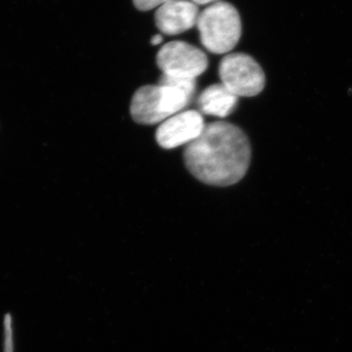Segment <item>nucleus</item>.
<instances>
[{
  "mask_svg": "<svg viewBox=\"0 0 352 352\" xmlns=\"http://www.w3.org/2000/svg\"><path fill=\"white\" fill-rule=\"evenodd\" d=\"M251 156L249 138L240 127L215 122L206 126L201 135L187 145L184 162L200 182L229 186L244 177Z\"/></svg>",
  "mask_w": 352,
  "mask_h": 352,
  "instance_id": "obj_1",
  "label": "nucleus"
},
{
  "mask_svg": "<svg viewBox=\"0 0 352 352\" xmlns=\"http://www.w3.org/2000/svg\"><path fill=\"white\" fill-rule=\"evenodd\" d=\"M196 85V80L162 75L157 85H145L133 95L132 119L141 124L164 122L191 103Z\"/></svg>",
  "mask_w": 352,
  "mask_h": 352,
  "instance_id": "obj_2",
  "label": "nucleus"
},
{
  "mask_svg": "<svg viewBox=\"0 0 352 352\" xmlns=\"http://www.w3.org/2000/svg\"><path fill=\"white\" fill-rule=\"evenodd\" d=\"M197 28L204 47L214 54L230 52L242 34L239 12L232 4L224 1L215 2L204 9Z\"/></svg>",
  "mask_w": 352,
  "mask_h": 352,
  "instance_id": "obj_3",
  "label": "nucleus"
},
{
  "mask_svg": "<svg viewBox=\"0 0 352 352\" xmlns=\"http://www.w3.org/2000/svg\"><path fill=\"white\" fill-rule=\"evenodd\" d=\"M219 74L222 85L236 96H256L265 87L261 65L245 53H231L222 58Z\"/></svg>",
  "mask_w": 352,
  "mask_h": 352,
  "instance_id": "obj_4",
  "label": "nucleus"
},
{
  "mask_svg": "<svg viewBox=\"0 0 352 352\" xmlns=\"http://www.w3.org/2000/svg\"><path fill=\"white\" fill-rule=\"evenodd\" d=\"M157 67L163 75L196 80L208 68V57L199 48L184 41L164 44L157 54Z\"/></svg>",
  "mask_w": 352,
  "mask_h": 352,
  "instance_id": "obj_5",
  "label": "nucleus"
},
{
  "mask_svg": "<svg viewBox=\"0 0 352 352\" xmlns=\"http://www.w3.org/2000/svg\"><path fill=\"white\" fill-rule=\"evenodd\" d=\"M203 116L197 111H184L168 118L157 127L156 139L164 149H175L196 140L205 129Z\"/></svg>",
  "mask_w": 352,
  "mask_h": 352,
  "instance_id": "obj_6",
  "label": "nucleus"
},
{
  "mask_svg": "<svg viewBox=\"0 0 352 352\" xmlns=\"http://www.w3.org/2000/svg\"><path fill=\"white\" fill-rule=\"evenodd\" d=\"M200 10L191 0H168L157 9V29L168 36L182 34L197 25Z\"/></svg>",
  "mask_w": 352,
  "mask_h": 352,
  "instance_id": "obj_7",
  "label": "nucleus"
},
{
  "mask_svg": "<svg viewBox=\"0 0 352 352\" xmlns=\"http://www.w3.org/2000/svg\"><path fill=\"white\" fill-rule=\"evenodd\" d=\"M238 98L222 83L210 85L198 99L201 112L214 117L226 118L232 113L238 105Z\"/></svg>",
  "mask_w": 352,
  "mask_h": 352,
  "instance_id": "obj_8",
  "label": "nucleus"
},
{
  "mask_svg": "<svg viewBox=\"0 0 352 352\" xmlns=\"http://www.w3.org/2000/svg\"><path fill=\"white\" fill-rule=\"evenodd\" d=\"M3 352H15L12 315L6 314L3 319Z\"/></svg>",
  "mask_w": 352,
  "mask_h": 352,
  "instance_id": "obj_9",
  "label": "nucleus"
},
{
  "mask_svg": "<svg viewBox=\"0 0 352 352\" xmlns=\"http://www.w3.org/2000/svg\"><path fill=\"white\" fill-rule=\"evenodd\" d=\"M168 0H133L134 6L138 10L148 11L154 8H159Z\"/></svg>",
  "mask_w": 352,
  "mask_h": 352,
  "instance_id": "obj_10",
  "label": "nucleus"
},
{
  "mask_svg": "<svg viewBox=\"0 0 352 352\" xmlns=\"http://www.w3.org/2000/svg\"><path fill=\"white\" fill-rule=\"evenodd\" d=\"M193 3L196 6H208V4L215 3V2L219 1V0H191Z\"/></svg>",
  "mask_w": 352,
  "mask_h": 352,
  "instance_id": "obj_11",
  "label": "nucleus"
},
{
  "mask_svg": "<svg viewBox=\"0 0 352 352\" xmlns=\"http://www.w3.org/2000/svg\"><path fill=\"white\" fill-rule=\"evenodd\" d=\"M163 41V36L161 34H156V36H153L151 39V43L153 45H157Z\"/></svg>",
  "mask_w": 352,
  "mask_h": 352,
  "instance_id": "obj_12",
  "label": "nucleus"
}]
</instances>
